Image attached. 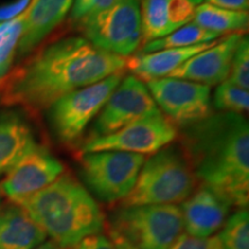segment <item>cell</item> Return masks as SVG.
Wrapping results in <instances>:
<instances>
[{"label": "cell", "mask_w": 249, "mask_h": 249, "mask_svg": "<svg viewBox=\"0 0 249 249\" xmlns=\"http://www.w3.org/2000/svg\"><path fill=\"white\" fill-rule=\"evenodd\" d=\"M64 171V165L49 149L36 144L6 174L0 192L14 204H21L51 185Z\"/></svg>", "instance_id": "cell-12"}, {"label": "cell", "mask_w": 249, "mask_h": 249, "mask_svg": "<svg viewBox=\"0 0 249 249\" xmlns=\"http://www.w3.org/2000/svg\"><path fill=\"white\" fill-rule=\"evenodd\" d=\"M244 33H234L217 40L211 48L193 55L169 76L211 87L227 80L233 55Z\"/></svg>", "instance_id": "cell-13"}, {"label": "cell", "mask_w": 249, "mask_h": 249, "mask_svg": "<svg viewBox=\"0 0 249 249\" xmlns=\"http://www.w3.org/2000/svg\"><path fill=\"white\" fill-rule=\"evenodd\" d=\"M145 158L124 151L81 154L80 177L87 189L105 203L123 201L132 192Z\"/></svg>", "instance_id": "cell-7"}, {"label": "cell", "mask_w": 249, "mask_h": 249, "mask_svg": "<svg viewBox=\"0 0 249 249\" xmlns=\"http://www.w3.org/2000/svg\"><path fill=\"white\" fill-rule=\"evenodd\" d=\"M123 77L124 71L112 74L98 82L67 93L53 103L46 111L50 128L58 141L68 147L76 144Z\"/></svg>", "instance_id": "cell-6"}, {"label": "cell", "mask_w": 249, "mask_h": 249, "mask_svg": "<svg viewBox=\"0 0 249 249\" xmlns=\"http://www.w3.org/2000/svg\"><path fill=\"white\" fill-rule=\"evenodd\" d=\"M28 7L18 17L0 22V80L8 73L17 55L18 42L26 27Z\"/></svg>", "instance_id": "cell-22"}, {"label": "cell", "mask_w": 249, "mask_h": 249, "mask_svg": "<svg viewBox=\"0 0 249 249\" xmlns=\"http://www.w3.org/2000/svg\"><path fill=\"white\" fill-rule=\"evenodd\" d=\"M181 150L196 179L232 207L247 209L249 201V127L242 114L211 113L181 128Z\"/></svg>", "instance_id": "cell-2"}, {"label": "cell", "mask_w": 249, "mask_h": 249, "mask_svg": "<svg viewBox=\"0 0 249 249\" xmlns=\"http://www.w3.org/2000/svg\"><path fill=\"white\" fill-rule=\"evenodd\" d=\"M220 35L202 28L194 22H189L179 29L174 30L170 35L161 37L152 42L145 43L141 48V53H149V52L160 51L165 49L187 48L216 40Z\"/></svg>", "instance_id": "cell-21"}, {"label": "cell", "mask_w": 249, "mask_h": 249, "mask_svg": "<svg viewBox=\"0 0 249 249\" xmlns=\"http://www.w3.org/2000/svg\"><path fill=\"white\" fill-rule=\"evenodd\" d=\"M62 249H71L88 236L101 234L105 216L88 189L71 173L18 204Z\"/></svg>", "instance_id": "cell-3"}, {"label": "cell", "mask_w": 249, "mask_h": 249, "mask_svg": "<svg viewBox=\"0 0 249 249\" xmlns=\"http://www.w3.org/2000/svg\"><path fill=\"white\" fill-rule=\"evenodd\" d=\"M197 179L181 148L167 145L144 160L123 207L182 203L196 189Z\"/></svg>", "instance_id": "cell-4"}, {"label": "cell", "mask_w": 249, "mask_h": 249, "mask_svg": "<svg viewBox=\"0 0 249 249\" xmlns=\"http://www.w3.org/2000/svg\"><path fill=\"white\" fill-rule=\"evenodd\" d=\"M213 104L219 112H231L244 116L249 110V92L226 80L217 86Z\"/></svg>", "instance_id": "cell-24"}, {"label": "cell", "mask_w": 249, "mask_h": 249, "mask_svg": "<svg viewBox=\"0 0 249 249\" xmlns=\"http://www.w3.org/2000/svg\"><path fill=\"white\" fill-rule=\"evenodd\" d=\"M232 204L209 187H196L187 200L182 202L183 230L196 238H209L216 234L225 224Z\"/></svg>", "instance_id": "cell-14"}, {"label": "cell", "mask_w": 249, "mask_h": 249, "mask_svg": "<svg viewBox=\"0 0 249 249\" xmlns=\"http://www.w3.org/2000/svg\"><path fill=\"white\" fill-rule=\"evenodd\" d=\"M192 22L218 35L226 33H245L247 30L248 12L223 9L207 2L196 6Z\"/></svg>", "instance_id": "cell-19"}, {"label": "cell", "mask_w": 249, "mask_h": 249, "mask_svg": "<svg viewBox=\"0 0 249 249\" xmlns=\"http://www.w3.org/2000/svg\"><path fill=\"white\" fill-rule=\"evenodd\" d=\"M117 1L119 0H74L73 6H71V20L76 26L107 11Z\"/></svg>", "instance_id": "cell-26"}, {"label": "cell", "mask_w": 249, "mask_h": 249, "mask_svg": "<svg viewBox=\"0 0 249 249\" xmlns=\"http://www.w3.org/2000/svg\"><path fill=\"white\" fill-rule=\"evenodd\" d=\"M111 229L138 249H169L183 231L182 213L177 204L121 205Z\"/></svg>", "instance_id": "cell-5"}, {"label": "cell", "mask_w": 249, "mask_h": 249, "mask_svg": "<svg viewBox=\"0 0 249 249\" xmlns=\"http://www.w3.org/2000/svg\"><path fill=\"white\" fill-rule=\"evenodd\" d=\"M35 249H62V248L59 245L55 244L54 241L45 240L42 245H39L38 247H36Z\"/></svg>", "instance_id": "cell-32"}, {"label": "cell", "mask_w": 249, "mask_h": 249, "mask_svg": "<svg viewBox=\"0 0 249 249\" xmlns=\"http://www.w3.org/2000/svg\"><path fill=\"white\" fill-rule=\"evenodd\" d=\"M141 0H119L107 11L76 24L83 37L107 53L127 58L142 43Z\"/></svg>", "instance_id": "cell-8"}, {"label": "cell", "mask_w": 249, "mask_h": 249, "mask_svg": "<svg viewBox=\"0 0 249 249\" xmlns=\"http://www.w3.org/2000/svg\"><path fill=\"white\" fill-rule=\"evenodd\" d=\"M73 2L74 0H33L15 57L21 59L31 53L64 21Z\"/></svg>", "instance_id": "cell-15"}, {"label": "cell", "mask_w": 249, "mask_h": 249, "mask_svg": "<svg viewBox=\"0 0 249 249\" xmlns=\"http://www.w3.org/2000/svg\"><path fill=\"white\" fill-rule=\"evenodd\" d=\"M157 110L143 81L134 75L124 76L95 118L86 141L110 135Z\"/></svg>", "instance_id": "cell-11"}, {"label": "cell", "mask_w": 249, "mask_h": 249, "mask_svg": "<svg viewBox=\"0 0 249 249\" xmlns=\"http://www.w3.org/2000/svg\"><path fill=\"white\" fill-rule=\"evenodd\" d=\"M1 207H2V194L1 192H0V209H1Z\"/></svg>", "instance_id": "cell-34"}, {"label": "cell", "mask_w": 249, "mask_h": 249, "mask_svg": "<svg viewBox=\"0 0 249 249\" xmlns=\"http://www.w3.org/2000/svg\"><path fill=\"white\" fill-rule=\"evenodd\" d=\"M126 61L96 48L85 37H64L7 75L0 83V101L31 113L46 111L67 93L123 71Z\"/></svg>", "instance_id": "cell-1"}, {"label": "cell", "mask_w": 249, "mask_h": 249, "mask_svg": "<svg viewBox=\"0 0 249 249\" xmlns=\"http://www.w3.org/2000/svg\"><path fill=\"white\" fill-rule=\"evenodd\" d=\"M108 234H110L108 235V238L111 239L112 244L114 245L116 249H138L134 247V246L130 245L129 242L124 238V236H121L119 233L114 231V230L111 229V227L110 230H108Z\"/></svg>", "instance_id": "cell-31"}, {"label": "cell", "mask_w": 249, "mask_h": 249, "mask_svg": "<svg viewBox=\"0 0 249 249\" xmlns=\"http://www.w3.org/2000/svg\"><path fill=\"white\" fill-rule=\"evenodd\" d=\"M222 231L218 233L219 249H249V213L238 209L227 217Z\"/></svg>", "instance_id": "cell-23"}, {"label": "cell", "mask_w": 249, "mask_h": 249, "mask_svg": "<svg viewBox=\"0 0 249 249\" xmlns=\"http://www.w3.org/2000/svg\"><path fill=\"white\" fill-rule=\"evenodd\" d=\"M145 86L157 107L177 128L203 120L213 113L210 87L174 77L148 81Z\"/></svg>", "instance_id": "cell-10"}, {"label": "cell", "mask_w": 249, "mask_h": 249, "mask_svg": "<svg viewBox=\"0 0 249 249\" xmlns=\"http://www.w3.org/2000/svg\"><path fill=\"white\" fill-rule=\"evenodd\" d=\"M169 249H219L217 234L209 238H196L181 233Z\"/></svg>", "instance_id": "cell-27"}, {"label": "cell", "mask_w": 249, "mask_h": 249, "mask_svg": "<svg viewBox=\"0 0 249 249\" xmlns=\"http://www.w3.org/2000/svg\"><path fill=\"white\" fill-rule=\"evenodd\" d=\"M205 2L229 11L248 12L249 8V0H205Z\"/></svg>", "instance_id": "cell-30"}, {"label": "cell", "mask_w": 249, "mask_h": 249, "mask_svg": "<svg viewBox=\"0 0 249 249\" xmlns=\"http://www.w3.org/2000/svg\"><path fill=\"white\" fill-rule=\"evenodd\" d=\"M170 0H141L140 17H141L142 42L149 43L165 37L177 30L171 22Z\"/></svg>", "instance_id": "cell-20"}, {"label": "cell", "mask_w": 249, "mask_h": 249, "mask_svg": "<svg viewBox=\"0 0 249 249\" xmlns=\"http://www.w3.org/2000/svg\"><path fill=\"white\" fill-rule=\"evenodd\" d=\"M216 40L202 44L187 46V48L165 49L160 51L139 53L127 58L126 68L133 73L134 76L145 82L151 80L169 76L173 71L204 50L213 46Z\"/></svg>", "instance_id": "cell-17"}, {"label": "cell", "mask_w": 249, "mask_h": 249, "mask_svg": "<svg viewBox=\"0 0 249 249\" xmlns=\"http://www.w3.org/2000/svg\"><path fill=\"white\" fill-rule=\"evenodd\" d=\"M37 144L31 124L18 110L0 112V177Z\"/></svg>", "instance_id": "cell-16"}, {"label": "cell", "mask_w": 249, "mask_h": 249, "mask_svg": "<svg viewBox=\"0 0 249 249\" xmlns=\"http://www.w3.org/2000/svg\"><path fill=\"white\" fill-rule=\"evenodd\" d=\"M71 249H116L114 245L112 244L111 239L108 236L101 234H96L88 236L79 242L75 247Z\"/></svg>", "instance_id": "cell-28"}, {"label": "cell", "mask_w": 249, "mask_h": 249, "mask_svg": "<svg viewBox=\"0 0 249 249\" xmlns=\"http://www.w3.org/2000/svg\"><path fill=\"white\" fill-rule=\"evenodd\" d=\"M48 235L18 204L0 209V249H35Z\"/></svg>", "instance_id": "cell-18"}, {"label": "cell", "mask_w": 249, "mask_h": 249, "mask_svg": "<svg viewBox=\"0 0 249 249\" xmlns=\"http://www.w3.org/2000/svg\"><path fill=\"white\" fill-rule=\"evenodd\" d=\"M31 1L33 0H14L8 4L0 6V22H5L18 17L31 4Z\"/></svg>", "instance_id": "cell-29"}, {"label": "cell", "mask_w": 249, "mask_h": 249, "mask_svg": "<svg viewBox=\"0 0 249 249\" xmlns=\"http://www.w3.org/2000/svg\"><path fill=\"white\" fill-rule=\"evenodd\" d=\"M188 1H191V2H192V4H193V5H194V6H195V7H196V6H198V5L203 4V2L205 1V0H188Z\"/></svg>", "instance_id": "cell-33"}, {"label": "cell", "mask_w": 249, "mask_h": 249, "mask_svg": "<svg viewBox=\"0 0 249 249\" xmlns=\"http://www.w3.org/2000/svg\"><path fill=\"white\" fill-rule=\"evenodd\" d=\"M179 130L157 110L127 124L124 128L83 142L81 154L95 151H124L152 155L178 139Z\"/></svg>", "instance_id": "cell-9"}, {"label": "cell", "mask_w": 249, "mask_h": 249, "mask_svg": "<svg viewBox=\"0 0 249 249\" xmlns=\"http://www.w3.org/2000/svg\"><path fill=\"white\" fill-rule=\"evenodd\" d=\"M227 81L241 89L248 90L249 88V42L247 35H244L235 50Z\"/></svg>", "instance_id": "cell-25"}]
</instances>
